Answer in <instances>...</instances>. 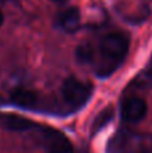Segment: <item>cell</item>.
Returning <instances> with one entry per match:
<instances>
[{
	"instance_id": "7c38bea8",
	"label": "cell",
	"mask_w": 152,
	"mask_h": 153,
	"mask_svg": "<svg viewBox=\"0 0 152 153\" xmlns=\"http://www.w3.org/2000/svg\"><path fill=\"white\" fill-rule=\"evenodd\" d=\"M3 102V97H1V95H0V103H1Z\"/></svg>"
},
{
	"instance_id": "7a4b0ae2",
	"label": "cell",
	"mask_w": 152,
	"mask_h": 153,
	"mask_svg": "<svg viewBox=\"0 0 152 153\" xmlns=\"http://www.w3.org/2000/svg\"><path fill=\"white\" fill-rule=\"evenodd\" d=\"M62 98L69 108L80 109L89 101L92 95V85L77 78H67L62 85Z\"/></svg>"
},
{
	"instance_id": "9c48e42d",
	"label": "cell",
	"mask_w": 152,
	"mask_h": 153,
	"mask_svg": "<svg viewBox=\"0 0 152 153\" xmlns=\"http://www.w3.org/2000/svg\"><path fill=\"white\" fill-rule=\"evenodd\" d=\"M75 54H77L78 61L85 62V63L86 62H92V59H93V56H94V51L89 43H85V45L80 46Z\"/></svg>"
},
{
	"instance_id": "ba28073f",
	"label": "cell",
	"mask_w": 152,
	"mask_h": 153,
	"mask_svg": "<svg viewBox=\"0 0 152 153\" xmlns=\"http://www.w3.org/2000/svg\"><path fill=\"white\" fill-rule=\"evenodd\" d=\"M112 117H113V109L112 108H107L104 111H101V113H100V116L96 118L92 130H93L94 133L98 132V130H101L105 125L109 124L110 120H112Z\"/></svg>"
},
{
	"instance_id": "52a82bcc",
	"label": "cell",
	"mask_w": 152,
	"mask_h": 153,
	"mask_svg": "<svg viewBox=\"0 0 152 153\" xmlns=\"http://www.w3.org/2000/svg\"><path fill=\"white\" fill-rule=\"evenodd\" d=\"M11 101H12L16 106H19V108L31 109L37 105L38 95H37V93L31 91V90L16 89L11 93Z\"/></svg>"
},
{
	"instance_id": "3957f363",
	"label": "cell",
	"mask_w": 152,
	"mask_h": 153,
	"mask_svg": "<svg viewBox=\"0 0 152 153\" xmlns=\"http://www.w3.org/2000/svg\"><path fill=\"white\" fill-rule=\"evenodd\" d=\"M148 110L147 102L140 97H129L121 103V117L124 121L136 124L145 117Z\"/></svg>"
},
{
	"instance_id": "8fae6325",
	"label": "cell",
	"mask_w": 152,
	"mask_h": 153,
	"mask_svg": "<svg viewBox=\"0 0 152 153\" xmlns=\"http://www.w3.org/2000/svg\"><path fill=\"white\" fill-rule=\"evenodd\" d=\"M53 1H58V3H61V1H63V0H53Z\"/></svg>"
},
{
	"instance_id": "30bf717a",
	"label": "cell",
	"mask_w": 152,
	"mask_h": 153,
	"mask_svg": "<svg viewBox=\"0 0 152 153\" xmlns=\"http://www.w3.org/2000/svg\"><path fill=\"white\" fill-rule=\"evenodd\" d=\"M3 22H4V16H3V12L0 11V26L3 24Z\"/></svg>"
},
{
	"instance_id": "8992f818",
	"label": "cell",
	"mask_w": 152,
	"mask_h": 153,
	"mask_svg": "<svg viewBox=\"0 0 152 153\" xmlns=\"http://www.w3.org/2000/svg\"><path fill=\"white\" fill-rule=\"evenodd\" d=\"M81 24V12L77 7H69L58 16V26L65 32H75Z\"/></svg>"
},
{
	"instance_id": "5b68a950",
	"label": "cell",
	"mask_w": 152,
	"mask_h": 153,
	"mask_svg": "<svg viewBox=\"0 0 152 153\" xmlns=\"http://www.w3.org/2000/svg\"><path fill=\"white\" fill-rule=\"evenodd\" d=\"M0 126L11 132H26L34 128L35 124L26 117L18 116V114L0 113Z\"/></svg>"
},
{
	"instance_id": "6da1fadb",
	"label": "cell",
	"mask_w": 152,
	"mask_h": 153,
	"mask_svg": "<svg viewBox=\"0 0 152 153\" xmlns=\"http://www.w3.org/2000/svg\"><path fill=\"white\" fill-rule=\"evenodd\" d=\"M129 50V38L123 32L107 34L100 42V66L97 74L100 76L110 75L118 65L125 59Z\"/></svg>"
},
{
	"instance_id": "277c9868",
	"label": "cell",
	"mask_w": 152,
	"mask_h": 153,
	"mask_svg": "<svg viewBox=\"0 0 152 153\" xmlns=\"http://www.w3.org/2000/svg\"><path fill=\"white\" fill-rule=\"evenodd\" d=\"M43 137L47 153H74L72 143L59 130L50 128L43 132Z\"/></svg>"
}]
</instances>
